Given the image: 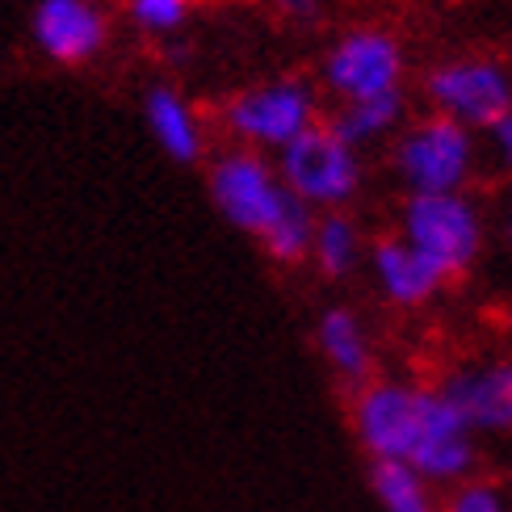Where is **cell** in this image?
<instances>
[{
	"label": "cell",
	"mask_w": 512,
	"mask_h": 512,
	"mask_svg": "<svg viewBox=\"0 0 512 512\" xmlns=\"http://www.w3.org/2000/svg\"><path fill=\"white\" fill-rule=\"evenodd\" d=\"M349 429L370 462H408L437 492L479 475V437L433 382L374 374L349 391Z\"/></svg>",
	"instance_id": "obj_1"
},
{
	"label": "cell",
	"mask_w": 512,
	"mask_h": 512,
	"mask_svg": "<svg viewBox=\"0 0 512 512\" xmlns=\"http://www.w3.org/2000/svg\"><path fill=\"white\" fill-rule=\"evenodd\" d=\"M328 101L319 93V84L303 72H282L265 76L231 89L210 122L231 147H248V152L277 156L286 143H294L303 131H311L315 122H324Z\"/></svg>",
	"instance_id": "obj_2"
},
{
	"label": "cell",
	"mask_w": 512,
	"mask_h": 512,
	"mask_svg": "<svg viewBox=\"0 0 512 512\" xmlns=\"http://www.w3.org/2000/svg\"><path fill=\"white\" fill-rule=\"evenodd\" d=\"M311 80L332 105L408 93L412 80L408 42L387 21H349L324 42Z\"/></svg>",
	"instance_id": "obj_3"
},
{
	"label": "cell",
	"mask_w": 512,
	"mask_h": 512,
	"mask_svg": "<svg viewBox=\"0 0 512 512\" xmlns=\"http://www.w3.org/2000/svg\"><path fill=\"white\" fill-rule=\"evenodd\" d=\"M387 173L403 198L412 194H458L483 173V143L466 126L420 110L387 143Z\"/></svg>",
	"instance_id": "obj_4"
},
{
	"label": "cell",
	"mask_w": 512,
	"mask_h": 512,
	"mask_svg": "<svg viewBox=\"0 0 512 512\" xmlns=\"http://www.w3.org/2000/svg\"><path fill=\"white\" fill-rule=\"evenodd\" d=\"M391 231L441 273L445 286H454L479 265L487 248V206L475 198V189L412 194L399 202Z\"/></svg>",
	"instance_id": "obj_5"
},
{
	"label": "cell",
	"mask_w": 512,
	"mask_h": 512,
	"mask_svg": "<svg viewBox=\"0 0 512 512\" xmlns=\"http://www.w3.org/2000/svg\"><path fill=\"white\" fill-rule=\"evenodd\" d=\"M273 168L282 177L286 194L315 210V215L353 210L361 189H366V152L349 147L328 122H315L311 131L286 143L273 156Z\"/></svg>",
	"instance_id": "obj_6"
},
{
	"label": "cell",
	"mask_w": 512,
	"mask_h": 512,
	"mask_svg": "<svg viewBox=\"0 0 512 512\" xmlns=\"http://www.w3.org/2000/svg\"><path fill=\"white\" fill-rule=\"evenodd\" d=\"M420 101L429 114H441L466 131L483 135L512 110V68L496 55H445L420 72Z\"/></svg>",
	"instance_id": "obj_7"
},
{
	"label": "cell",
	"mask_w": 512,
	"mask_h": 512,
	"mask_svg": "<svg viewBox=\"0 0 512 512\" xmlns=\"http://www.w3.org/2000/svg\"><path fill=\"white\" fill-rule=\"evenodd\" d=\"M206 198L219 210L227 227H236L240 236L261 240L265 227L290 206V194L282 177L273 168V156L248 152V147H215L206 156Z\"/></svg>",
	"instance_id": "obj_8"
},
{
	"label": "cell",
	"mask_w": 512,
	"mask_h": 512,
	"mask_svg": "<svg viewBox=\"0 0 512 512\" xmlns=\"http://www.w3.org/2000/svg\"><path fill=\"white\" fill-rule=\"evenodd\" d=\"M30 47L63 72H84L114 47V9L105 0H34Z\"/></svg>",
	"instance_id": "obj_9"
},
{
	"label": "cell",
	"mask_w": 512,
	"mask_h": 512,
	"mask_svg": "<svg viewBox=\"0 0 512 512\" xmlns=\"http://www.w3.org/2000/svg\"><path fill=\"white\" fill-rule=\"evenodd\" d=\"M475 437H512V357H466L433 378Z\"/></svg>",
	"instance_id": "obj_10"
},
{
	"label": "cell",
	"mask_w": 512,
	"mask_h": 512,
	"mask_svg": "<svg viewBox=\"0 0 512 512\" xmlns=\"http://www.w3.org/2000/svg\"><path fill=\"white\" fill-rule=\"evenodd\" d=\"M139 114L164 160L198 168L215 152V122L177 80H152L139 97Z\"/></svg>",
	"instance_id": "obj_11"
},
{
	"label": "cell",
	"mask_w": 512,
	"mask_h": 512,
	"mask_svg": "<svg viewBox=\"0 0 512 512\" xmlns=\"http://www.w3.org/2000/svg\"><path fill=\"white\" fill-rule=\"evenodd\" d=\"M366 273H370L378 298L387 307H395V311H420L445 290L441 273L424 261V256H416L408 244L395 236V231H382V236L370 240Z\"/></svg>",
	"instance_id": "obj_12"
},
{
	"label": "cell",
	"mask_w": 512,
	"mask_h": 512,
	"mask_svg": "<svg viewBox=\"0 0 512 512\" xmlns=\"http://www.w3.org/2000/svg\"><path fill=\"white\" fill-rule=\"evenodd\" d=\"M311 340H315V353L319 361L328 366V374L336 382H345L349 391H357L361 382H370L378 374V345L353 307L336 303V307H324L311 328Z\"/></svg>",
	"instance_id": "obj_13"
},
{
	"label": "cell",
	"mask_w": 512,
	"mask_h": 512,
	"mask_svg": "<svg viewBox=\"0 0 512 512\" xmlns=\"http://www.w3.org/2000/svg\"><path fill=\"white\" fill-rule=\"evenodd\" d=\"M366 248H370V236L357 223L353 210H328V215H315L307 265L324 282H349V277L366 269Z\"/></svg>",
	"instance_id": "obj_14"
},
{
	"label": "cell",
	"mask_w": 512,
	"mask_h": 512,
	"mask_svg": "<svg viewBox=\"0 0 512 512\" xmlns=\"http://www.w3.org/2000/svg\"><path fill=\"white\" fill-rule=\"evenodd\" d=\"M408 118H412L408 93L370 97V101H349V105H328V114H324V122H328L349 147H357V152H370V147H387Z\"/></svg>",
	"instance_id": "obj_15"
},
{
	"label": "cell",
	"mask_w": 512,
	"mask_h": 512,
	"mask_svg": "<svg viewBox=\"0 0 512 512\" xmlns=\"http://www.w3.org/2000/svg\"><path fill=\"white\" fill-rule=\"evenodd\" d=\"M366 483L378 512H437L441 504V492L408 462H370Z\"/></svg>",
	"instance_id": "obj_16"
},
{
	"label": "cell",
	"mask_w": 512,
	"mask_h": 512,
	"mask_svg": "<svg viewBox=\"0 0 512 512\" xmlns=\"http://www.w3.org/2000/svg\"><path fill=\"white\" fill-rule=\"evenodd\" d=\"M202 0H122V21L131 26L143 42L152 47H164V42H177L189 34L198 17Z\"/></svg>",
	"instance_id": "obj_17"
},
{
	"label": "cell",
	"mask_w": 512,
	"mask_h": 512,
	"mask_svg": "<svg viewBox=\"0 0 512 512\" xmlns=\"http://www.w3.org/2000/svg\"><path fill=\"white\" fill-rule=\"evenodd\" d=\"M311 236H315V210L290 198V206L265 227V236L256 240V248L265 252L269 265L298 269V265H307V256H311Z\"/></svg>",
	"instance_id": "obj_18"
},
{
	"label": "cell",
	"mask_w": 512,
	"mask_h": 512,
	"mask_svg": "<svg viewBox=\"0 0 512 512\" xmlns=\"http://www.w3.org/2000/svg\"><path fill=\"white\" fill-rule=\"evenodd\" d=\"M437 512H512V487L504 479L471 475L441 492Z\"/></svg>",
	"instance_id": "obj_19"
},
{
	"label": "cell",
	"mask_w": 512,
	"mask_h": 512,
	"mask_svg": "<svg viewBox=\"0 0 512 512\" xmlns=\"http://www.w3.org/2000/svg\"><path fill=\"white\" fill-rule=\"evenodd\" d=\"M479 143H483V168H496L500 177L512 181V110L496 126H487Z\"/></svg>",
	"instance_id": "obj_20"
},
{
	"label": "cell",
	"mask_w": 512,
	"mask_h": 512,
	"mask_svg": "<svg viewBox=\"0 0 512 512\" xmlns=\"http://www.w3.org/2000/svg\"><path fill=\"white\" fill-rule=\"evenodd\" d=\"M269 9L290 30H315L328 13V0H269Z\"/></svg>",
	"instance_id": "obj_21"
},
{
	"label": "cell",
	"mask_w": 512,
	"mask_h": 512,
	"mask_svg": "<svg viewBox=\"0 0 512 512\" xmlns=\"http://www.w3.org/2000/svg\"><path fill=\"white\" fill-rule=\"evenodd\" d=\"M500 231H504V240L512 244V181H508L504 202H500Z\"/></svg>",
	"instance_id": "obj_22"
},
{
	"label": "cell",
	"mask_w": 512,
	"mask_h": 512,
	"mask_svg": "<svg viewBox=\"0 0 512 512\" xmlns=\"http://www.w3.org/2000/svg\"><path fill=\"white\" fill-rule=\"evenodd\" d=\"M0 76H5V51H0Z\"/></svg>",
	"instance_id": "obj_23"
},
{
	"label": "cell",
	"mask_w": 512,
	"mask_h": 512,
	"mask_svg": "<svg viewBox=\"0 0 512 512\" xmlns=\"http://www.w3.org/2000/svg\"><path fill=\"white\" fill-rule=\"evenodd\" d=\"M105 5H122V0H105Z\"/></svg>",
	"instance_id": "obj_24"
}]
</instances>
